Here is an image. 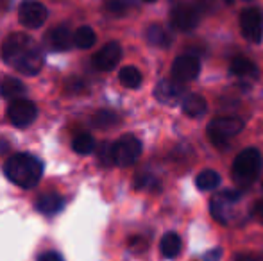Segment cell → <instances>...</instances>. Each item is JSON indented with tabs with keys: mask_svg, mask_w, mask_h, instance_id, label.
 Here are the masks:
<instances>
[{
	"mask_svg": "<svg viewBox=\"0 0 263 261\" xmlns=\"http://www.w3.org/2000/svg\"><path fill=\"white\" fill-rule=\"evenodd\" d=\"M4 174L11 183L24 190L34 188L43 175V163L36 156L27 152H20L11 156L4 163Z\"/></svg>",
	"mask_w": 263,
	"mask_h": 261,
	"instance_id": "1",
	"label": "cell"
},
{
	"mask_svg": "<svg viewBox=\"0 0 263 261\" xmlns=\"http://www.w3.org/2000/svg\"><path fill=\"white\" fill-rule=\"evenodd\" d=\"M263 168V157L256 149H246L233 163V181L238 188H247L258 179Z\"/></svg>",
	"mask_w": 263,
	"mask_h": 261,
	"instance_id": "2",
	"label": "cell"
},
{
	"mask_svg": "<svg viewBox=\"0 0 263 261\" xmlns=\"http://www.w3.org/2000/svg\"><path fill=\"white\" fill-rule=\"evenodd\" d=\"M243 129V120L238 116H218L213 118L208 126V138L217 147H222L233 139L236 134H240Z\"/></svg>",
	"mask_w": 263,
	"mask_h": 261,
	"instance_id": "3",
	"label": "cell"
},
{
	"mask_svg": "<svg viewBox=\"0 0 263 261\" xmlns=\"http://www.w3.org/2000/svg\"><path fill=\"white\" fill-rule=\"evenodd\" d=\"M113 163L118 167H131L142 156V142L133 134H124L111 145Z\"/></svg>",
	"mask_w": 263,
	"mask_h": 261,
	"instance_id": "4",
	"label": "cell"
},
{
	"mask_svg": "<svg viewBox=\"0 0 263 261\" xmlns=\"http://www.w3.org/2000/svg\"><path fill=\"white\" fill-rule=\"evenodd\" d=\"M240 200V193L236 190H226V192L218 193L211 198V215L217 222L229 224L233 218V209H235L236 202Z\"/></svg>",
	"mask_w": 263,
	"mask_h": 261,
	"instance_id": "5",
	"label": "cell"
},
{
	"mask_svg": "<svg viewBox=\"0 0 263 261\" xmlns=\"http://www.w3.org/2000/svg\"><path fill=\"white\" fill-rule=\"evenodd\" d=\"M47 7L38 0H25L18 7V20L27 29H40L47 22Z\"/></svg>",
	"mask_w": 263,
	"mask_h": 261,
	"instance_id": "6",
	"label": "cell"
},
{
	"mask_svg": "<svg viewBox=\"0 0 263 261\" xmlns=\"http://www.w3.org/2000/svg\"><path fill=\"white\" fill-rule=\"evenodd\" d=\"M7 116H9V122L13 124L18 129H25L29 127L38 116V108H36L34 102L31 101H13L7 108Z\"/></svg>",
	"mask_w": 263,
	"mask_h": 261,
	"instance_id": "7",
	"label": "cell"
},
{
	"mask_svg": "<svg viewBox=\"0 0 263 261\" xmlns=\"http://www.w3.org/2000/svg\"><path fill=\"white\" fill-rule=\"evenodd\" d=\"M240 29L246 39L260 43L263 38V13L258 7H247L240 14Z\"/></svg>",
	"mask_w": 263,
	"mask_h": 261,
	"instance_id": "8",
	"label": "cell"
},
{
	"mask_svg": "<svg viewBox=\"0 0 263 261\" xmlns=\"http://www.w3.org/2000/svg\"><path fill=\"white\" fill-rule=\"evenodd\" d=\"M34 45V39L31 38L25 32H14V34L7 36L2 43V59L6 61L7 65H13L25 50H29Z\"/></svg>",
	"mask_w": 263,
	"mask_h": 261,
	"instance_id": "9",
	"label": "cell"
},
{
	"mask_svg": "<svg viewBox=\"0 0 263 261\" xmlns=\"http://www.w3.org/2000/svg\"><path fill=\"white\" fill-rule=\"evenodd\" d=\"M199 20H201V11L197 9V6H190V4H179L170 13V22H172L174 29L183 32L197 27Z\"/></svg>",
	"mask_w": 263,
	"mask_h": 261,
	"instance_id": "10",
	"label": "cell"
},
{
	"mask_svg": "<svg viewBox=\"0 0 263 261\" xmlns=\"http://www.w3.org/2000/svg\"><path fill=\"white\" fill-rule=\"evenodd\" d=\"M201 61L195 56H179L172 65V75L177 83H190L199 77Z\"/></svg>",
	"mask_w": 263,
	"mask_h": 261,
	"instance_id": "11",
	"label": "cell"
},
{
	"mask_svg": "<svg viewBox=\"0 0 263 261\" xmlns=\"http://www.w3.org/2000/svg\"><path fill=\"white\" fill-rule=\"evenodd\" d=\"M14 70L20 73H25V75H36L40 73V70L43 68V54L42 50L38 49L36 45H32L29 50H25L13 65Z\"/></svg>",
	"mask_w": 263,
	"mask_h": 261,
	"instance_id": "12",
	"label": "cell"
},
{
	"mask_svg": "<svg viewBox=\"0 0 263 261\" xmlns=\"http://www.w3.org/2000/svg\"><path fill=\"white\" fill-rule=\"evenodd\" d=\"M154 97H156L161 104H176V102H181L184 98L183 83L168 81V79L159 81L158 86L154 88Z\"/></svg>",
	"mask_w": 263,
	"mask_h": 261,
	"instance_id": "13",
	"label": "cell"
},
{
	"mask_svg": "<svg viewBox=\"0 0 263 261\" xmlns=\"http://www.w3.org/2000/svg\"><path fill=\"white\" fill-rule=\"evenodd\" d=\"M122 57V49L117 42H109L93 56V65L101 72H109L118 65Z\"/></svg>",
	"mask_w": 263,
	"mask_h": 261,
	"instance_id": "14",
	"label": "cell"
},
{
	"mask_svg": "<svg viewBox=\"0 0 263 261\" xmlns=\"http://www.w3.org/2000/svg\"><path fill=\"white\" fill-rule=\"evenodd\" d=\"M49 43L52 50H68L73 45L72 31L68 25H59V27L52 29V32L49 34Z\"/></svg>",
	"mask_w": 263,
	"mask_h": 261,
	"instance_id": "15",
	"label": "cell"
},
{
	"mask_svg": "<svg viewBox=\"0 0 263 261\" xmlns=\"http://www.w3.org/2000/svg\"><path fill=\"white\" fill-rule=\"evenodd\" d=\"M65 208V198L59 193H45L36 200V209L43 215H55Z\"/></svg>",
	"mask_w": 263,
	"mask_h": 261,
	"instance_id": "16",
	"label": "cell"
},
{
	"mask_svg": "<svg viewBox=\"0 0 263 261\" xmlns=\"http://www.w3.org/2000/svg\"><path fill=\"white\" fill-rule=\"evenodd\" d=\"M25 84L18 81L16 77H6L0 83V95L7 101H18L20 97L25 95Z\"/></svg>",
	"mask_w": 263,
	"mask_h": 261,
	"instance_id": "17",
	"label": "cell"
},
{
	"mask_svg": "<svg viewBox=\"0 0 263 261\" xmlns=\"http://www.w3.org/2000/svg\"><path fill=\"white\" fill-rule=\"evenodd\" d=\"M229 73H233L235 77H240V79H253V77L258 75V68L247 57H236L229 65Z\"/></svg>",
	"mask_w": 263,
	"mask_h": 261,
	"instance_id": "18",
	"label": "cell"
},
{
	"mask_svg": "<svg viewBox=\"0 0 263 261\" xmlns=\"http://www.w3.org/2000/svg\"><path fill=\"white\" fill-rule=\"evenodd\" d=\"M183 111L186 113L188 116H202L206 111H208V104H206V98L201 97V95H186L183 98Z\"/></svg>",
	"mask_w": 263,
	"mask_h": 261,
	"instance_id": "19",
	"label": "cell"
},
{
	"mask_svg": "<svg viewBox=\"0 0 263 261\" xmlns=\"http://www.w3.org/2000/svg\"><path fill=\"white\" fill-rule=\"evenodd\" d=\"M118 81L124 88H129V90H136V88L142 86L143 77L142 72H140L136 66H124V68L118 72Z\"/></svg>",
	"mask_w": 263,
	"mask_h": 261,
	"instance_id": "20",
	"label": "cell"
},
{
	"mask_svg": "<svg viewBox=\"0 0 263 261\" xmlns=\"http://www.w3.org/2000/svg\"><path fill=\"white\" fill-rule=\"evenodd\" d=\"M181 238L177 236L176 233H166L165 236L161 238V245H159V249H161V254L165 256V258L168 259H174L179 256L181 252Z\"/></svg>",
	"mask_w": 263,
	"mask_h": 261,
	"instance_id": "21",
	"label": "cell"
},
{
	"mask_svg": "<svg viewBox=\"0 0 263 261\" xmlns=\"http://www.w3.org/2000/svg\"><path fill=\"white\" fill-rule=\"evenodd\" d=\"M145 39L154 47H168L172 43V36L161 25H151L145 31Z\"/></svg>",
	"mask_w": 263,
	"mask_h": 261,
	"instance_id": "22",
	"label": "cell"
},
{
	"mask_svg": "<svg viewBox=\"0 0 263 261\" xmlns=\"http://www.w3.org/2000/svg\"><path fill=\"white\" fill-rule=\"evenodd\" d=\"M72 38H73L76 47H79V49H83V50L91 49V47L95 45V42H97V34H95L93 29L88 27V25H83V27L77 29Z\"/></svg>",
	"mask_w": 263,
	"mask_h": 261,
	"instance_id": "23",
	"label": "cell"
},
{
	"mask_svg": "<svg viewBox=\"0 0 263 261\" xmlns=\"http://www.w3.org/2000/svg\"><path fill=\"white\" fill-rule=\"evenodd\" d=\"M72 149L76 150L77 154H81V156H88V154H91L95 150L93 136L88 134V132H81V134H77L72 142Z\"/></svg>",
	"mask_w": 263,
	"mask_h": 261,
	"instance_id": "24",
	"label": "cell"
},
{
	"mask_svg": "<svg viewBox=\"0 0 263 261\" xmlns=\"http://www.w3.org/2000/svg\"><path fill=\"white\" fill-rule=\"evenodd\" d=\"M195 185H197V188L201 190V192H210V190H215L220 185V175L215 170H204L197 175Z\"/></svg>",
	"mask_w": 263,
	"mask_h": 261,
	"instance_id": "25",
	"label": "cell"
},
{
	"mask_svg": "<svg viewBox=\"0 0 263 261\" xmlns=\"http://www.w3.org/2000/svg\"><path fill=\"white\" fill-rule=\"evenodd\" d=\"M120 122V118H118L117 113L113 111H97L93 115V118H91V124H93V127H97V129H109V127H115L117 124Z\"/></svg>",
	"mask_w": 263,
	"mask_h": 261,
	"instance_id": "26",
	"label": "cell"
},
{
	"mask_svg": "<svg viewBox=\"0 0 263 261\" xmlns=\"http://www.w3.org/2000/svg\"><path fill=\"white\" fill-rule=\"evenodd\" d=\"M104 9L113 16H124L127 13V4L124 0H107Z\"/></svg>",
	"mask_w": 263,
	"mask_h": 261,
	"instance_id": "27",
	"label": "cell"
},
{
	"mask_svg": "<svg viewBox=\"0 0 263 261\" xmlns=\"http://www.w3.org/2000/svg\"><path fill=\"white\" fill-rule=\"evenodd\" d=\"M136 188L138 190H153V188H159V181L156 177H153V175H140L138 179H136Z\"/></svg>",
	"mask_w": 263,
	"mask_h": 261,
	"instance_id": "28",
	"label": "cell"
},
{
	"mask_svg": "<svg viewBox=\"0 0 263 261\" xmlns=\"http://www.w3.org/2000/svg\"><path fill=\"white\" fill-rule=\"evenodd\" d=\"M99 159L104 167H111L113 163V149H111V143H102L101 150H99Z\"/></svg>",
	"mask_w": 263,
	"mask_h": 261,
	"instance_id": "29",
	"label": "cell"
},
{
	"mask_svg": "<svg viewBox=\"0 0 263 261\" xmlns=\"http://www.w3.org/2000/svg\"><path fill=\"white\" fill-rule=\"evenodd\" d=\"M38 261H65V259H63V256L59 254V252L49 251V252H43V254H40Z\"/></svg>",
	"mask_w": 263,
	"mask_h": 261,
	"instance_id": "30",
	"label": "cell"
},
{
	"mask_svg": "<svg viewBox=\"0 0 263 261\" xmlns=\"http://www.w3.org/2000/svg\"><path fill=\"white\" fill-rule=\"evenodd\" d=\"M129 247H131L133 251H143V249L147 247V244L143 238H133V240H129Z\"/></svg>",
	"mask_w": 263,
	"mask_h": 261,
	"instance_id": "31",
	"label": "cell"
},
{
	"mask_svg": "<svg viewBox=\"0 0 263 261\" xmlns=\"http://www.w3.org/2000/svg\"><path fill=\"white\" fill-rule=\"evenodd\" d=\"M253 215H254V218H256L258 222L263 224V200H258L256 204L253 206Z\"/></svg>",
	"mask_w": 263,
	"mask_h": 261,
	"instance_id": "32",
	"label": "cell"
},
{
	"mask_svg": "<svg viewBox=\"0 0 263 261\" xmlns=\"http://www.w3.org/2000/svg\"><path fill=\"white\" fill-rule=\"evenodd\" d=\"M222 251L220 249H215V251H210L208 254H206V261H218V258H220Z\"/></svg>",
	"mask_w": 263,
	"mask_h": 261,
	"instance_id": "33",
	"label": "cell"
},
{
	"mask_svg": "<svg viewBox=\"0 0 263 261\" xmlns=\"http://www.w3.org/2000/svg\"><path fill=\"white\" fill-rule=\"evenodd\" d=\"M236 261H261V259L253 254H238L236 256Z\"/></svg>",
	"mask_w": 263,
	"mask_h": 261,
	"instance_id": "34",
	"label": "cell"
},
{
	"mask_svg": "<svg viewBox=\"0 0 263 261\" xmlns=\"http://www.w3.org/2000/svg\"><path fill=\"white\" fill-rule=\"evenodd\" d=\"M9 150V143L6 139H0V154H6Z\"/></svg>",
	"mask_w": 263,
	"mask_h": 261,
	"instance_id": "35",
	"label": "cell"
},
{
	"mask_svg": "<svg viewBox=\"0 0 263 261\" xmlns=\"http://www.w3.org/2000/svg\"><path fill=\"white\" fill-rule=\"evenodd\" d=\"M143 2H156V0H143Z\"/></svg>",
	"mask_w": 263,
	"mask_h": 261,
	"instance_id": "36",
	"label": "cell"
},
{
	"mask_svg": "<svg viewBox=\"0 0 263 261\" xmlns=\"http://www.w3.org/2000/svg\"><path fill=\"white\" fill-rule=\"evenodd\" d=\"M247 2H251V0H247Z\"/></svg>",
	"mask_w": 263,
	"mask_h": 261,
	"instance_id": "37",
	"label": "cell"
},
{
	"mask_svg": "<svg viewBox=\"0 0 263 261\" xmlns=\"http://www.w3.org/2000/svg\"><path fill=\"white\" fill-rule=\"evenodd\" d=\"M261 186H263V185H261Z\"/></svg>",
	"mask_w": 263,
	"mask_h": 261,
	"instance_id": "38",
	"label": "cell"
}]
</instances>
